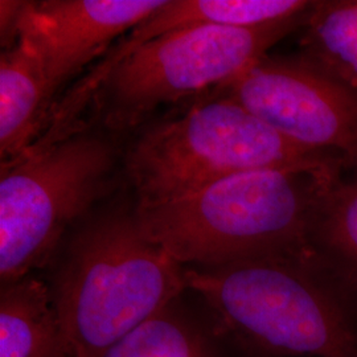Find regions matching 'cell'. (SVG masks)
Here are the masks:
<instances>
[{"mask_svg":"<svg viewBox=\"0 0 357 357\" xmlns=\"http://www.w3.org/2000/svg\"><path fill=\"white\" fill-rule=\"evenodd\" d=\"M345 165L264 169L132 213L143 233L185 268L261 258H308L320 203Z\"/></svg>","mask_w":357,"mask_h":357,"instance_id":"1","label":"cell"},{"mask_svg":"<svg viewBox=\"0 0 357 357\" xmlns=\"http://www.w3.org/2000/svg\"><path fill=\"white\" fill-rule=\"evenodd\" d=\"M188 291L245 357H357L348 296L303 257L185 268Z\"/></svg>","mask_w":357,"mask_h":357,"instance_id":"2","label":"cell"},{"mask_svg":"<svg viewBox=\"0 0 357 357\" xmlns=\"http://www.w3.org/2000/svg\"><path fill=\"white\" fill-rule=\"evenodd\" d=\"M187 291L185 268L143 233L134 215L93 221L69 243L51 290L60 357H102Z\"/></svg>","mask_w":357,"mask_h":357,"instance_id":"3","label":"cell"},{"mask_svg":"<svg viewBox=\"0 0 357 357\" xmlns=\"http://www.w3.org/2000/svg\"><path fill=\"white\" fill-rule=\"evenodd\" d=\"M335 163L351 166L337 155L289 141L221 94L150 128L126 159L142 205L174 200L245 172Z\"/></svg>","mask_w":357,"mask_h":357,"instance_id":"4","label":"cell"},{"mask_svg":"<svg viewBox=\"0 0 357 357\" xmlns=\"http://www.w3.org/2000/svg\"><path fill=\"white\" fill-rule=\"evenodd\" d=\"M114 163L109 142L77 131L44 151L1 166V286L51 261L68 228L102 197Z\"/></svg>","mask_w":357,"mask_h":357,"instance_id":"5","label":"cell"},{"mask_svg":"<svg viewBox=\"0 0 357 357\" xmlns=\"http://www.w3.org/2000/svg\"><path fill=\"white\" fill-rule=\"evenodd\" d=\"M310 11L253 28L184 26L153 38L118 65L98 91L106 123L132 128L162 105L225 86L306 26Z\"/></svg>","mask_w":357,"mask_h":357,"instance_id":"6","label":"cell"},{"mask_svg":"<svg viewBox=\"0 0 357 357\" xmlns=\"http://www.w3.org/2000/svg\"><path fill=\"white\" fill-rule=\"evenodd\" d=\"M217 91L289 141L357 167V91L306 59L265 56Z\"/></svg>","mask_w":357,"mask_h":357,"instance_id":"7","label":"cell"},{"mask_svg":"<svg viewBox=\"0 0 357 357\" xmlns=\"http://www.w3.org/2000/svg\"><path fill=\"white\" fill-rule=\"evenodd\" d=\"M167 0H43L24 1L17 40L36 51L52 86H63L113 40L162 8Z\"/></svg>","mask_w":357,"mask_h":357,"instance_id":"8","label":"cell"},{"mask_svg":"<svg viewBox=\"0 0 357 357\" xmlns=\"http://www.w3.org/2000/svg\"><path fill=\"white\" fill-rule=\"evenodd\" d=\"M314 1L306 0H171L135 26L128 38L82 78L73 89L77 101L88 105L107 77L141 45L184 26H228L253 28L306 13Z\"/></svg>","mask_w":357,"mask_h":357,"instance_id":"9","label":"cell"},{"mask_svg":"<svg viewBox=\"0 0 357 357\" xmlns=\"http://www.w3.org/2000/svg\"><path fill=\"white\" fill-rule=\"evenodd\" d=\"M52 86L36 51L19 38L0 56L1 166L24 156L41 138L54 107Z\"/></svg>","mask_w":357,"mask_h":357,"instance_id":"10","label":"cell"},{"mask_svg":"<svg viewBox=\"0 0 357 357\" xmlns=\"http://www.w3.org/2000/svg\"><path fill=\"white\" fill-rule=\"evenodd\" d=\"M216 321L183 295L128 332L102 357H234Z\"/></svg>","mask_w":357,"mask_h":357,"instance_id":"11","label":"cell"},{"mask_svg":"<svg viewBox=\"0 0 357 357\" xmlns=\"http://www.w3.org/2000/svg\"><path fill=\"white\" fill-rule=\"evenodd\" d=\"M308 258L349 298L357 295V176L336 178L320 203Z\"/></svg>","mask_w":357,"mask_h":357,"instance_id":"12","label":"cell"},{"mask_svg":"<svg viewBox=\"0 0 357 357\" xmlns=\"http://www.w3.org/2000/svg\"><path fill=\"white\" fill-rule=\"evenodd\" d=\"M61 335L51 289L28 275L1 286L0 357H60Z\"/></svg>","mask_w":357,"mask_h":357,"instance_id":"13","label":"cell"},{"mask_svg":"<svg viewBox=\"0 0 357 357\" xmlns=\"http://www.w3.org/2000/svg\"><path fill=\"white\" fill-rule=\"evenodd\" d=\"M305 26L302 57L357 91V0L315 1Z\"/></svg>","mask_w":357,"mask_h":357,"instance_id":"14","label":"cell"},{"mask_svg":"<svg viewBox=\"0 0 357 357\" xmlns=\"http://www.w3.org/2000/svg\"><path fill=\"white\" fill-rule=\"evenodd\" d=\"M24 1H0V26H1V47L11 48L17 41V24Z\"/></svg>","mask_w":357,"mask_h":357,"instance_id":"15","label":"cell"}]
</instances>
